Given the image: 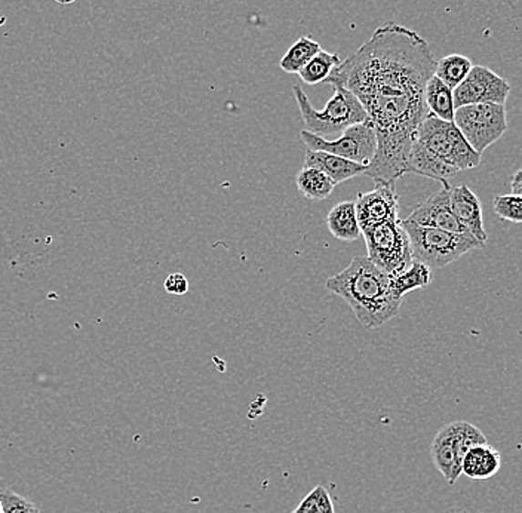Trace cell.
Masks as SVG:
<instances>
[{
	"instance_id": "cell-1",
	"label": "cell",
	"mask_w": 522,
	"mask_h": 513,
	"mask_svg": "<svg viewBox=\"0 0 522 513\" xmlns=\"http://www.w3.org/2000/svg\"><path fill=\"white\" fill-rule=\"evenodd\" d=\"M435 67L425 37L413 28L387 23L323 82L343 85L363 104L377 139L363 176L375 184H395L410 174L411 148L429 115L425 91Z\"/></svg>"
},
{
	"instance_id": "cell-2",
	"label": "cell",
	"mask_w": 522,
	"mask_h": 513,
	"mask_svg": "<svg viewBox=\"0 0 522 513\" xmlns=\"http://www.w3.org/2000/svg\"><path fill=\"white\" fill-rule=\"evenodd\" d=\"M483 155L472 148L455 122L426 116L410 151V174L448 181L459 172L478 167Z\"/></svg>"
},
{
	"instance_id": "cell-3",
	"label": "cell",
	"mask_w": 522,
	"mask_h": 513,
	"mask_svg": "<svg viewBox=\"0 0 522 513\" xmlns=\"http://www.w3.org/2000/svg\"><path fill=\"white\" fill-rule=\"evenodd\" d=\"M333 294L351 306L356 319L365 328H380L398 316L403 300L391 291V276L375 266L368 257H355L351 264L325 282Z\"/></svg>"
},
{
	"instance_id": "cell-4",
	"label": "cell",
	"mask_w": 522,
	"mask_h": 513,
	"mask_svg": "<svg viewBox=\"0 0 522 513\" xmlns=\"http://www.w3.org/2000/svg\"><path fill=\"white\" fill-rule=\"evenodd\" d=\"M334 96L330 98L323 110H316L304 94L300 85H294L295 101L299 104L300 115L303 119L306 131L318 137H330L344 131L352 125L363 124L368 119L363 104L343 85H332Z\"/></svg>"
},
{
	"instance_id": "cell-5",
	"label": "cell",
	"mask_w": 522,
	"mask_h": 513,
	"mask_svg": "<svg viewBox=\"0 0 522 513\" xmlns=\"http://www.w3.org/2000/svg\"><path fill=\"white\" fill-rule=\"evenodd\" d=\"M410 238L413 260L429 269H443L474 250L486 247L472 233H453L435 227H423L403 220Z\"/></svg>"
},
{
	"instance_id": "cell-6",
	"label": "cell",
	"mask_w": 522,
	"mask_h": 513,
	"mask_svg": "<svg viewBox=\"0 0 522 513\" xmlns=\"http://www.w3.org/2000/svg\"><path fill=\"white\" fill-rule=\"evenodd\" d=\"M486 442L478 426L469 422H453L444 426L435 435L431 446L432 462L439 474L453 486L462 475L463 458L472 446Z\"/></svg>"
},
{
	"instance_id": "cell-7",
	"label": "cell",
	"mask_w": 522,
	"mask_h": 513,
	"mask_svg": "<svg viewBox=\"0 0 522 513\" xmlns=\"http://www.w3.org/2000/svg\"><path fill=\"white\" fill-rule=\"evenodd\" d=\"M363 236L367 243L368 259L386 275H398L413 262L410 238L404 229L403 220L365 229Z\"/></svg>"
},
{
	"instance_id": "cell-8",
	"label": "cell",
	"mask_w": 522,
	"mask_h": 513,
	"mask_svg": "<svg viewBox=\"0 0 522 513\" xmlns=\"http://www.w3.org/2000/svg\"><path fill=\"white\" fill-rule=\"evenodd\" d=\"M507 112L505 104H471L455 108V122L472 148L483 155L497 143L507 131Z\"/></svg>"
},
{
	"instance_id": "cell-9",
	"label": "cell",
	"mask_w": 522,
	"mask_h": 513,
	"mask_svg": "<svg viewBox=\"0 0 522 513\" xmlns=\"http://www.w3.org/2000/svg\"><path fill=\"white\" fill-rule=\"evenodd\" d=\"M300 139L306 144L309 150L327 151L332 155L340 156V158L367 165V167L377 150L374 128L368 119L363 124L347 128L337 139H323L306 129L300 132Z\"/></svg>"
},
{
	"instance_id": "cell-10",
	"label": "cell",
	"mask_w": 522,
	"mask_h": 513,
	"mask_svg": "<svg viewBox=\"0 0 522 513\" xmlns=\"http://www.w3.org/2000/svg\"><path fill=\"white\" fill-rule=\"evenodd\" d=\"M455 108L471 104H505L509 98L507 80L486 66H474L466 79L453 89Z\"/></svg>"
},
{
	"instance_id": "cell-11",
	"label": "cell",
	"mask_w": 522,
	"mask_h": 513,
	"mask_svg": "<svg viewBox=\"0 0 522 513\" xmlns=\"http://www.w3.org/2000/svg\"><path fill=\"white\" fill-rule=\"evenodd\" d=\"M355 202L361 231L399 220V196L395 184H375L374 190L359 193Z\"/></svg>"
},
{
	"instance_id": "cell-12",
	"label": "cell",
	"mask_w": 522,
	"mask_h": 513,
	"mask_svg": "<svg viewBox=\"0 0 522 513\" xmlns=\"http://www.w3.org/2000/svg\"><path fill=\"white\" fill-rule=\"evenodd\" d=\"M443 189L436 191L431 198L420 203L411 212L408 221L423 227H435L441 231H453V233H471L466 227L460 223L451 210L450 193L451 186L444 181Z\"/></svg>"
},
{
	"instance_id": "cell-13",
	"label": "cell",
	"mask_w": 522,
	"mask_h": 513,
	"mask_svg": "<svg viewBox=\"0 0 522 513\" xmlns=\"http://www.w3.org/2000/svg\"><path fill=\"white\" fill-rule=\"evenodd\" d=\"M450 205L460 223L466 227L479 242L486 245L488 233L484 227L483 207H481L478 196L475 195L466 184H460V186L451 188Z\"/></svg>"
},
{
	"instance_id": "cell-14",
	"label": "cell",
	"mask_w": 522,
	"mask_h": 513,
	"mask_svg": "<svg viewBox=\"0 0 522 513\" xmlns=\"http://www.w3.org/2000/svg\"><path fill=\"white\" fill-rule=\"evenodd\" d=\"M303 167L316 168L323 174H327L335 184L363 176V172L367 171V165L352 162V160L332 155L327 151L309 150V149L306 150Z\"/></svg>"
},
{
	"instance_id": "cell-15",
	"label": "cell",
	"mask_w": 522,
	"mask_h": 513,
	"mask_svg": "<svg viewBox=\"0 0 522 513\" xmlns=\"http://www.w3.org/2000/svg\"><path fill=\"white\" fill-rule=\"evenodd\" d=\"M502 467V456L488 442L472 446L463 458L462 474L474 481H486Z\"/></svg>"
},
{
	"instance_id": "cell-16",
	"label": "cell",
	"mask_w": 522,
	"mask_h": 513,
	"mask_svg": "<svg viewBox=\"0 0 522 513\" xmlns=\"http://www.w3.org/2000/svg\"><path fill=\"white\" fill-rule=\"evenodd\" d=\"M330 233L343 242H353L363 236L356 215L355 200H346L333 208L327 215Z\"/></svg>"
},
{
	"instance_id": "cell-17",
	"label": "cell",
	"mask_w": 522,
	"mask_h": 513,
	"mask_svg": "<svg viewBox=\"0 0 522 513\" xmlns=\"http://www.w3.org/2000/svg\"><path fill=\"white\" fill-rule=\"evenodd\" d=\"M425 98H426V106L431 115L445 122L455 120V106L453 89L435 75L427 82Z\"/></svg>"
},
{
	"instance_id": "cell-18",
	"label": "cell",
	"mask_w": 522,
	"mask_h": 513,
	"mask_svg": "<svg viewBox=\"0 0 522 513\" xmlns=\"http://www.w3.org/2000/svg\"><path fill=\"white\" fill-rule=\"evenodd\" d=\"M432 269L426 264L413 260L410 266L398 275L391 276V291L396 299L403 300L404 295L415 290H422L431 285Z\"/></svg>"
},
{
	"instance_id": "cell-19",
	"label": "cell",
	"mask_w": 522,
	"mask_h": 513,
	"mask_svg": "<svg viewBox=\"0 0 522 513\" xmlns=\"http://www.w3.org/2000/svg\"><path fill=\"white\" fill-rule=\"evenodd\" d=\"M297 188L306 196L307 200H323L332 195L337 184L327 174L316 168L303 167L295 179Z\"/></svg>"
},
{
	"instance_id": "cell-20",
	"label": "cell",
	"mask_w": 522,
	"mask_h": 513,
	"mask_svg": "<svg viewBox=\"0 0 522 513\" xmlns=\"http://www.w3.org/2000/svg\"><path fill=\"white\" fill-rule=\"evenodd\" d=\"M474 64L471 58L462 56V54H450L436 61L435 76L448 85L451 89L457 88L466 76L471 72Z\"/></svg>"
},
{
	"instance_id": "cell-21",
	"label": "cell",
	"mask_w": 522,
	"mask_h": 513,
	"mask_svg": "<svg viewBox=\"0 0 522 513\" xmlns=\"http://www.w3.org/2000/svg\"><path fill=\"white\" fill-rule=\"evenodd\" d=\"M321 45L311 37L303 36L295 40L292 48L285 52L281 60L280 67L283 72L299 75L300 70L306 66L313 56L321 51Z\"/></svg>"
},
{
	"instance_id": "cell-22",
	"label": "cell",
	"mask_w": 522,
	"mask_h": 513,
	"mask_svg": "<svg viewBox=\"0 0 522 513\" xmlns=\"http://www.w3.org/2000/svg\"><path fill=\"white\" fill-rule=\"evenodd\" d=\"M340 56L333 52L321 51L299 72L300 79L307 85L323 84L339 64Z\"/></svg>"
},
{
	"instance_id": "cell-23",
	"label": "cell",
	"mask_w": 522,
	"mask_h": 513,
	"mask_svg": "<svg viewBox=\"0 0 522 513\" xmlns=\"http://www.w3.org/2000/svg\"><path fill=\"white\" fill-rule=\"evenodd\" d=\"M292 513H335L332 494L323 486H316Z\"/></svg>"
},
{
	"instance_id": "cell-24",
	"label": "cell",
	"mask_w": 522,
	"mask_h": 513,
	"mask_svg": "<svg viewBox=\"0 0 522 513\" xmlns=\"http://www.w3.org/2000/svg\"><path fill=\"white\" fill-rule=\"evenodd\" d=\"M493 210L498 219L510 221V223L522 224V196L500 195L493 200Z\"/></svg>"
},
{
	"instance_id": "cell-25",
	"label": "cell",
	"mask_w": 522,
	"mask_h": 513,
	"mask_svg": "<svg viewBox=\"0 0 522 513\" xmlns=\"http://www.w3.org/2000/svg\"><path fill=\"white\" fill-rule=\"evenodd\" d=\"M2 513H42L35 503L13 489H0Z\"/></svg>"
},
{
	"instance_id": "cell-26",
	"label": "cell",
	"mask_w": 522,
	"mask_h": 513,
	"mask_svg": "<svg viewBox=\"0 0 522 513\" xmlns=\"http://www.w3.org/2000/svg\"><path fill=\"white\" fill-rule=\"evenodd\" d=\"M165 291L168 294L184 295L188 294L189 281L183 273H171L165 279Z\"/></svg>"
},
{
	"instance_id": "cell-27",
	"label": "cell",
	"mask_w": 522,
	"mask_h": 513,
	"mask_svg": "<svg viewBox=\"0 0 522 513\" xmlns=\"http://www.w3.org/2000/svg\"><path fill=\"white\" fill-rule=\"evenodd\" d=\"M510 193L522 196V168H519L510 180Z\"/></svg>"
},
{
	"instance_id": "cell-28",
	"label": "cell",
	"mask_w": 522,
	"mask_h": 513,
	"mask_svg": "<svg viewBox=\"0 0 522 513\" xmlns=\"http://www.w3.org/2000/svg\"><path fill=\"white\" fill-rule=\"evenodd\" d=\"M56 2L60 5H70L73 4V2H77V0H56Z\"/></svg>"
},
{
	"instance_id": "cell-29",
	"label": "cell",
	"mask_w": 522,
	"mask_h": 513,
	"mask_svg": "<svg viewBox=\"0 0 522 513\" xmlns=\"http://www.w3.org/2000/svg\"><path fill=\"white\" fill-rule=\"evenodd\" d=\"M0 513H2V501H0Z\"/></svg>"
}]
</instances>
